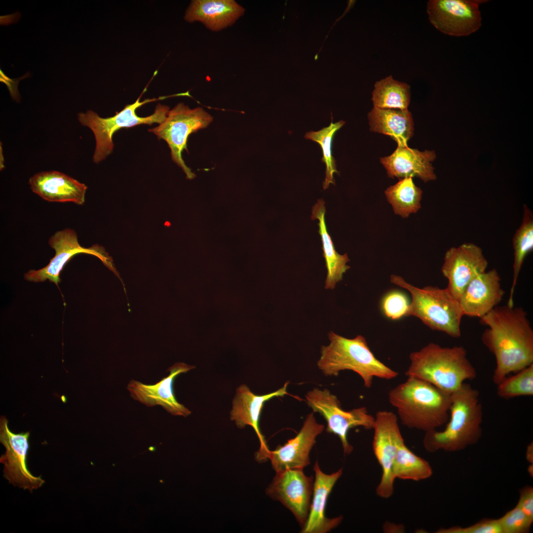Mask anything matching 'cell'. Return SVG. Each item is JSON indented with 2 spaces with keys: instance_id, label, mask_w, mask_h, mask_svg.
I'll return each mask as SVG.
<instances>
[{
  "instance_id": "obj_1",
  "label": "cell",
  "mask_w": 533,
  "mask_h": 533,
  "mask_svg": "<svg viewBox=\"0 0 533 533\" xmlns=\"http://www.w3.org/2000/svg\"><path fill=\"white\" fill-rule=\"evenodd\" d=\"M480 319L487 327L481 341L496 361L495 385L533 364V329L523 307L497 305Z\"/></svg>"
},
{
  "instance_id": "obj_2",
  "label": "cell",
  "mask_w": 533,
  "mask_h": 533,
  "mask_svg": "<svg viewBox=\"0 0 533 533\" xmlns=\"http://www.w3.org/2000/svg\"><path fill=\"white\" fill-rule=\"evenodd\" d=\"M483 408L478 390L464 382L451 394L449 418L445 429L425 433L423 444L428 452H457L476 444L482 433Z\"/></svg>"
},
{
  "instance_id": "obj_3",
  "label": "cell",
  "mask_w": 533,
  "mask_h": 533,
  "mask_svg": "<svg viewBox=\"0 0 533 533\" xmlns=\"http://www.w3.org/2000/svg\"><path fill=\"white\" fill-rule=\"evenodd\" d=\"M388 392L402 423L425 432L446 424L449 418L451 394L420 379L407 377Z\"/></svg>"
},
{
  "instance_id": "obj_4",
  "label": "cell",
  "mask_w": 533,
  "mask_h": 533,
  "mask_svg": "<svg viewBox=\"0 0 533 533\" xmlns=\"http://www.w3.org/2000/svg\"><path fill=\"white\" fill-rule=\"evenodd\" d=\"M407 377L420 379L451 394L466 381H472L477 371L462 346L443 347L431 343L410 356Z\"/></svg>"
},
{
  "instance_id": "obj_5",
  "label": "cell",
  "mask_w": 533,
  "mask_h": 533,
  "mask_svg": "<svg viewBox=\"0 0 533 533\" xmlns=\"http://www.w3.org/2000/svg\"><path fill=\"white\" fill-rule=\"evenodd\" d=\"M328 337L330 343L322 346L317 364L325 376L337 377L342 371H352L362 378L368 388L375 377L389 380L397 377L396 371L375 357L363 336L349 339L331 331Z\"/></svg>"
},
{
  "instance_id": "obj_6",
  "label": "cell",
  "mask_w": 533,
  "mask_h": 533,
  "mask_svg": "<svg viewBox=\"0 0 533 533\" xmlns=\"http://www.w3.org/2000/svg\"><path fill=\"white\" fill-rule=\"evenodd\" d=\"M390 281L411 294L412 301L406 316L417 317L431 329L444 332L451 337L461 336L460 324L464 315L458 300L447 288H419L396 275L390 276Z\"/></svg>"
},
{
  "instance_id": "obj_7",
  "label": "cell",
  "mask_w": 533,
  "mask_h": 533,
  "mask_svg": "<svg viewBox=\"0 0 533 533\" xmlns=\"http://www.w3.org/2000/svg\"><path fill=\"white\" fill-rule=\"evenodd\" d=\"M145 91L146 88L134 103L127 105L121 111L116 112L114 116L103 118L91 110L85 113L78 114L77 119L80 123L89 128L94 135L96 146L93 161L95 163H98L103 161L112 152L114 146L113 137L116 131L123 128L143 124H160L165 120L170 111L168 106L158 104L152 114L141 117L136 114V110L138 108L148 103L163 100L169 97L182 95V94H179L162 96L156 99H147L140 101L141 96Z\"/></svg>"
},
{
  "instance_id": "obj_8",
  "label": "cell",
  "mask_w": 533,
  "mask_h": 533,
  "mask_svg": "<svg viewBox=\"0 0 533 533\" xmlns=\"http://www.w3.org/2000/svg\"><path fill=\"white\" fill-rule=\"evenodd\" d=\"M212 120V116L202 108L192 109L180 103L169 111L162 122L149 129V131L154 134L159 139L166 142L171 150L172 160L183 170L187 178L191 180L196 175L185 164L182 152L187 151V142L189 135L206 128Z\"/></svg>"
},
{
  "instance_id": "obj_9",
  "label": "cell",
  "mask_w": 533,
  "mask_h": 533,
  "mask_svg": "<svg viewBox=\"0 0 533 533\" xmlns=\"http://www.w3.org/2000/svg\"><path fill=\"white\" fill-rule=\"evenodd\" d=\"M305 397L313 411L319 413L325 419L326 431L339 437L344 454H349L353 450L347 437L350 429L357 426L373 429L375 417L368 413L365 407L344 411L337 397L328 389L314 388L307 392Z\"/></svg>"
},
{
  "instance_id": "obj_10",
  "label": "cell",
  "mask_w": 533,
  "mask_h": 533,
  "mask_svg": "<svg viewBox=\"0 0 533 533\" xmlns=\"http://www.w3.org/2000/svg\"><path fill=\"white\" fill-rule=\"evenodd\" d=\"M372 442L374 455L382 469L381 481L376 488L377 495L384 498L394 492L395 479L392 466L398 449L404 442L397 416L391 411H378L375 417Z\"/></svg>"
},
{
  "instance_id": "obj_11",
  "label": "cell",
  "mask_w": 533,
  "mask_h": 533,
  "mask_svg": "<svg viewBox=\"0 0 533 533\" xmlns=\"http://www.w3.org/2000/svg\"><path fill=\"white\" fill-rule=\"evenodd\" d=\"M483 0H430L427 12L430 22L441 32L453 36H466L481 26L479 8Z\"/></svg>"
},
{
  "instance_id": "obj_12",
  "label": "cell",
  "mask_w": 533,
  "mask_h": 533,
  "mask_svg": "<svg viewBox=\"0 0 533 533\" xmlns=\"http://www.w3.org/2000/svg\"><path fill=\"white\" fill-rule=\"evenodd\" d=\"M8 422L5 416L0 417V442L6 450L0 457V462L4 464L3 476L10 484L32 493L42 486L45 481L40 476L32 475L27 466L30 433H14L9 429Z\"/></svg>"
},
{
  "instance_id": "obj_13",
  "label": "cell",
  "mask_w": 533,
  "mask_h": 533,
  "mask_svg": "<svg viewBox=\"0 0 533 533\" xmlns=\"http://www.w3.org/2000/svg\"><path fill=\"white\" fill-rule=\"evenodd\" d=\"M48 244L55 250V256L45 267L38 270L32 269L26 273L24 278L26 280L40 282L49 280L58 285L61 281L60 273L64 266L72 257L80 253L98 257L104 265L114 270L111 260L104 248L98 245L90 248L81 246L74 229L67 228L57 231L49 238Z\"/></svg>"
},
{
  "instance_id": "obj_14",
  "label": "cell",
  "mask_w": 533,
  "mask_h": 533,
  "mask_svg": "<svg viewBox=\"0 0 533 533\" xmlns=\"http://www.w3.org/2000/svg\"><path fill=\"white\" fill-rule=\"evenodd\" d=\"M313 482L303 469H287L276 472L266 494L288 508L303 527L309 514Z\"/></svg>"
},
{
  "instance_id": "obj_15",
  "label": "cell",
  "mask_w": 533,
  "mask_h": 533,
  "mask_svg": "<svg viewBox=\"0 0 533 533\" xmlns=\"http://www.w3.org/2000/svg\"><path fill=\"white\" fill-rule=\"evenodd\" d=\"M488 266L481 248L476 245L464 243L451 248L445 255L441 268L448 281L447 289L458 300L468 283L485 271Z\"/></svg>"
},
{
  "instance_id": "obj_16",
  "label": "cell",
  "mask_w": 533,
  "mask_h": 533,
  "mask_svg": "<svg viewBox=\"0 0 533 533\" xmlns=\"http://www.w3.org/2000/svg\"><path fill=\"white\" fill-rule=\"evenodd\" d=\"M194 368V366L183 362L176 363L168 369L169 375L158 382L147 384L131 380L127 389L132 398L148 407L159 405L173 415L186 417L190 414L191 411L177 401L174 394L173 385L178 375Z\"/></svg>"
},
{
  "instance_id": "obj_17",
  "label": "cell",
  "mask_w": 533,
  "mask_h": 533,
  "mask_svg": "<svg viewBox=\"0 0 533 533\" xmlns=\"http://www.w3.org/2000/svg\"><path fill=\"white\" fill-rule=\"evenodd\" d=\"M324 429L318 423L313 413L308 414L296 436L283 445L270 451L268 457L275 472L287 469H303L310 464L309 453L316 438Z\"/></svg>"
},
{
  "instance_id": "obj_18",
  "label": "cell",
  "mask_w": 533,
  "mask_h": 533,
  "mask_svg": "<svg viewBox=\"0 0 533 533\" xmlns=\"http://www.w3.org/2000/svg\"><path fill=\"white\" fill-rule=\"evenodd\" d=\"M495 269L477 274L465 288L458 301L463 315L481 318L498 305L505 294Z\"/></svg>"
},
{
  "instance_id": "obj_19",
  "label": "cell",
  "mask_w": 533,
  "mask_h": 533,
  "mask_svg": "<svg viewBox=\"0 0 533 533\" xmlns=\"http://www.w3.org/2000/svg\"><path fill=\"white\" fill-rule=\"evenodd\" d=\"M289 382L277 390L265 395H256L245 384L240 385L236 389L232 401L230 419L234 420L238 428L247 425L254 429L260 442V448L256 453V459L261 462L268 459L270 452L259 426L261 411L265 403L275 397H283L288 394L287 387Z\"/></svg>"
},
{
  "instance_id": "obj_20",
  "label": "cell",
  "mask_w": 533,
  "mask_h": 533,
  "mask_svg": "<svg viewBox=\"0 0 533 533\" xmlns=\"http://www.w3.org/2000/svg\"><path fill=\"white\" fill-rule=\"evenodd\" d=\"M315 479L313 482L312 499L307 520L302 527V533H326L340 525L343 516L333 518L326 516L325 509L328 498L338 479L343 469L327 474L322 471L316 461L313 466Z\"/></svg>"
},
{
  "instance_id": "obj_21",
  "label": "cell",
  "mask_w": 533,
  "mask_h": 533,
  "mask_svg": "<svg viewBox=\"0 0 533 533\" xmlns=\"http://www.w3.org/2000/svg\"><path fill=\"white\" fill-rule=\"evenodd\" d=\"M32 191L48 202H71L82 205L87 187L57 171L37 173L29 181Z\"/></svg>"
},
{
  "instance_id": "obj_22",
  "label": "cell",
  "mask_w": 533,
  "mask_h": 533,
  "mask_svg": "<svg viewBox=\"0 0 533 533\" xmlns=\"http://www.w3.org/2000/svg\"><path fill=\"white\" fill-rule=\"evenodd\" d=\"M435 157L434 151L420 152L407 144H399L391 155L380 158V162L389 177L401 179L417 177L425 182L436 179L431 163Z\"/></svg>"
},
{
  "instance_id": "obj_23",
  "label": "cell",
  "mask_w": 533,
  "mask_h": 533,
  "mask_svg": "<svg viewBox=\"0 0 533 533\" xmlns=\"http://www.w3.org/2000/svg\"><path fill=\"white\" fill-rule=\"evenodd\" d=\"M245 11L233 0H194L184 19L190 23L199 22L209 30L217 32L233 25Z\"/></svg>"
},
{
  "instance_id": "obj_24",
  "label": "cell",
  "mask_w": 533,
  "mask_h": 533,
  "mask_svg": "<svg viewBox=\"0 0 533 533\" xmlns=\"http://www.w3.org/2000/svg\"><path fill=\"white\" fill-rule=\"evenodd\" d=\"M368 118L371 131L389 136L397 145H407L413 135L414 122L408 110L373 107Z\"/></svg>"
},
{
  "instance_id": "obj_25",
  "label": "cell",
  "mask_w": 533,
  "mask_h": 533,
  "mask_svg": "<svg viewBox=\"0 0 533 533\" xmlns=\"http://www.w3.org/2000/svg\"><path fill=\"white\" fill-rule=\"evenodd\" d=\"M325 202L323 199H319L312 207L311 219L319 221L318 232L321 238L323 257L327 270L325 288L334 289L337 283L342 280L343 274L350 268L346 265L349 260L346 253L341 255L336 251L327 230L325 220Z\"/></svg>"
},
{
  "instance_id": "obj_26",
  "label": "cell",
  "mask_w": 533,
  "mask_h": 533,
  "mask_svg": "<svg viewBox=\"0 0 533 533\" xmlns=\"http://www.w3.org/2000/svg\"><path fill=\"white\" fill-rule=\"evenodd\" d=\"M411 99L409 85L389 75L376 81L372 92L374 107L380 109L408 110Z\"/></svg>"
},
{
  "instance_id": "obj_27",
  "label": "cell",
  "mask_w": 533,
  "mask_h": 533,
  "mask_svg": "<svg viewBox=\"0 0 533 533\" xmlns=\"http://www.w3.org/2000/svg\"><path fill=\"white\" fill-rule=\"evenodd\" d=\"M513 246L514 251L513 281L507 304L510 306H514L513 295L524 260L533 249V216L525 205L522 222L514 235Z\"/></svg>"
},
{
  "instance_id": "obj_28",
  "label": "cell",
  "mask_w": 533,
  "mask_h": 533,
  "mask_svg": "<svg viewBox=\"0 0 533 533\" xmlns=\"http://www.w3.org/2000/svg\"><path fill=\"white\" fill-rule=\"evenodd\" d=\"M385 194L394 213L403 218L420 208L422 190L415 185L411 177L400 179L385 190Z\"/></svg>"
},
{
  "instance_id": "obj_29",
  "label": "cell",
  "mask_w": 533,
  "mask_h": 533,
  "mask_svg": "<svg viewBox=\"0 0 533 533\" xmlns=\"http://www.w3.org/2000/svg\"><path fill=\"white\" fill-rule=\"evenodd\" d=\"M392 474L395 479L419 481L431 477L432 469L428 461L415 454L403 442L394 459Z\"/></svg>"
},
{
  "instance_id": "obj_30",
  "label": "cell",
  "mask_w": 533,
  "mask_h": 533,
  "mask_svg": "<svg viewBox=\"0 0 533 533\" xmlns=\"http://www.w3.org/2000/svg\"><path fill=\"white\" fill-rule=\"evenodd\" d=\"M345 122L340 120L334 123L332 120L330 124L317 131H310L307 132L305 138L317 142L320 146L323 152L321 161L326 165L325 178L323 183L324 190L327 189L330 184L335 185L334 174L339 173L336 168V160L332 155V146L333 139L336 132L339 130Z\"/></svg>"
},
{
  "instance_id": "obj_31",
  "label": "cell",
  "mask_w": 533,
  "mask_h": 533,
  "mask_svg": "<svg viewBox=\"0 0 533 533\" xmlns=\"http://www.w3.org/2000/svg\"><path fill=\"white\" fill-rule=\"evenodd\" d=\"M496 393L501 398L509 399L533 395V364L506 377L497 385Z\"/></svg>"
},
{
  "instance_id": "obj_32",
  "label": "cell",
  "mask_w": 533,
  "mask_h": 533,
  "mask_svg": "<svg viewBox=\"0 0 533 533\" xmlns=\"http://www.w3.org/2000/svg\"><path fill=\"white\" fill-rule=\"evenodd\" d=\"M502 533H524L530 531L533 521L516 506L498 519Z\"/></svg>"
},
{
  "instance_id": "obj_33",
  "label": "cell",
  "mask_w": 533,
  "mask_h": 533,
  "mask_svg": "<svg viewBox=\"0 0 533 533\" xmlns=\"http://www.w3.org/2000/svg\"><path fill=\"white\" fill-rule=\"evenodd\" d=\"M410 305L407 296L399 291H392L383 298L381 307L385 315L392 320L406 316Z\"/></svg>"
},
{
  "instance_id": "obj_34",
  "label": "cell",
  "mask_w": 533,
  "mask_h": 533,
  "mask_svg": "<svg viewBox=\"0 0 533 533\" xmlns=\"http://www.w3.org/2000/svg\"><path fill=\"white\" fill-rule=\"evenodd\" d=\"M438 533H502L498 519H483L466 527H452L440 528Z\"/></svg>"
},
{
  "instance_id": "obj_35",
  "label": "cell",
  "mask_w": 533,
  "mask_h": 533,
  "mask_svg": "<svg viewBox=\"0 0 533 533\" xmlns=\"http://www.w3.org/2000/svg\"><path fill=\"white\" fill-rule=\"evenodd\" d=\"M531 520L533 521V488L531 486L523 488L520 492L519 501L516 505Z\"/></svg>"
},
{
  "instance_id": "obj_36",
  "label": "cell",
  "mask_w": 533,
  "mask_h": 533,
  "mask_svg": "<svg viewBox=\"0 0 533 533\" xmlns=\"http://www.w3.org/2000/svg\"><path fill=\"white\" fill-rule=\"evenodd\" d=\"M533 443H530L527 447V459L531 462V455L533 456Z\"/></svg>"
}]
</instances>
